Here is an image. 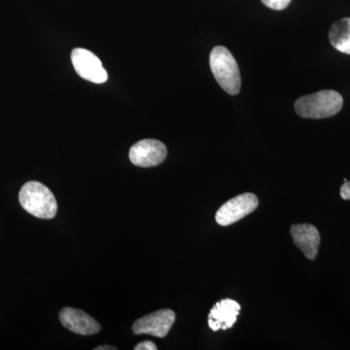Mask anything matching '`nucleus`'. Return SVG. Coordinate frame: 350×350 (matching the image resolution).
I'll list each match as a JSON object with an SVG mask.
<instances>
[{
	"instance_id": "4",
	"label": "nucleus",
	"mask_w": 350,
	"mask_h": 350,
	"mask_svg": "<svg viewBox=\"0 0 350 350\" xmlns=\"http://www.w3.org/2000/svg\"><path fill=\"white\" fill-rule=\"evenodd\" d=\"M258 206L259 200L256 195L244 193L237 196L218 209L215 215L216 222L223 227L234 224L256 211Z\"/></svg>"
},
{
	"instance_id": "3",
	"label": "nucleus",
	"mask_w": 350,
	"mask_h": 350,
	"mask_svg": "<svg viewBox=\"0 0 350 350\" xmlns=\"http://www.w3.org/2000/svg\"><path fill=\"white\" fill-rule=\"evenodd\" d=\"M209 64L216 81L231 96L241 91V78L238 63L227 48L216 46L211 53Z\"/></svg>"
},
{
	"instance_id": "9",
	"label": "nucleus",
	"mask_w": 350,
	"mask_h": 350,
	"mask_svg": "<svg viewBox=\"0 0 350 350\" xmlns=\"http://www.w3.org/2000/svg\"><path fill=\"white\" fill-rule=\"evenodd\" d=\"M241 312L238 301L225 299L216 303L208 314V326L213 332L228 330L236 323Z\"/></svg>"
},
{
	"instance_id": "11",
	"label": "nucleus",
	"mask_w": 350,
	"mask_h": 350,
	"mask_svg": "<svg viewBox=\"0 0 350 350\" xmlns=\"http://www.w3.org/2000/svg\"><path fill=\"white\" fill-rule=\"evenodd\" d=\"M329 40L335 49L350 55V18H344L332 25Z\"/></svg>"
},
{
	"instance_id": "5",
	"label": "nucleus",
	"mask_w": 350,
	"mask_h": 350,
	"mask_svg": "<svg viewBox=\"0 0 350 350\" xmlns=\"http://www.w3.org/2000/svg\"><path fill=\"white\" fill-rule=\"evenodd\" d=\"M71 62L77 75L87 81L103 84L107 81V71L100 59L94 53L83 48H76L71 53Z\"/></svg>"
},
{
	"instance_id": "13",
	"label": "nucleus",
	"mask_w": 350,
	"mask_h": 350,
	"mask_svg": "<svg viewBox=\"0 0 350 350\" xmlns=\"http://www.w3.org/2000/svg\"><path fill=\"white\" fill-rule=\"evenodd\" d=\"M135 350H157L158 347L157 345L152 342L151 340H144V342H140L137 345V347L133 349Z\"/></svg>"
},
{
	"instance_id": "2",
	"label": "nucleus",
	"mask_w": 350,
	"mask_h": 350,
	"mask_svg": "<svg viewBox=\"0 0 350 350\" xmlns=\"http://www.w3.org/2000/svg\"><path fill=\"white\" fill-rule=\"evenodd\" d=\"M19 200L23 208L36 217L53 219L56 216V198L52 191L40 182H27L21 189Z\"/></svg>"
},
{
	"instance_id": "7",
	"label": "nucleus",
	"mask_w": 350,
	"mask_h": 350,
	"mask_svg": "<svg viewBox=\"0 0 350 350\" xmlns=\"http://www.w3.org/2000/svg\"><path fill=\"white\" fill-rule=\"evenodd\" d=\"M175 319L176 315L174 310L169 308L158 310L137 320L133 323V331L135 335L146 334L157 338H165L174 325Z\"/></svg>"
},
{
	"instance_id": "14",
	"label": "nucleus",
	"mask_w": 350,
	"mask_h": 350,
	"mask_svg": "<svg viewBox=\"0 0 350 350\" xmlns=\"http://www.w3.org/2000/svg\"><path fill=\"white\" fill-rule=\"evenodd\" d=\"M340 197L345 200H350V181L345 179V183L340 187Z\"/></svg>"
},
{
	"instance_id": "1",
	"label": "nucleus",
	"mask_w": 350,
	"mask_h": 350,
	"mask_svg": "<svg viewBox=\"0 0 350 350\" xmlns=\"http://www.w3.org/2000/svg\"><path fill=\"white\" fill-rule=\"evenodd\" d=\"M344 105V98L338 92L323 90L301 96L295 103L299 116L306 119H324L338 114Z\"/></svg>"
},
{
	"instance_id": "6",
	"label": "nucleus",
	"mask_w": 350,
	"mask_h": 350,
	"mask_svg": "<svg viewBox=\"0 0 350 350\" xmlns=\"http://www.w3.org/2000/svg\"><path fill=\"white\" fill-rule=\"evenodd\" d=\"M167 149L163 142L156 139H144L131 147V162L137 167H151L165 160Z\"/></svg>"
},
{
	"instance_id": "10",
	"label": "nucleus",
	"mask_w": 350,
	"mask_h": 350,
	"mask_svg": "<svg viewBox=\"0 0 350 350\" xmlns=\"http://www.w3.org/2000/svg\"><path fill=\"white\" fill-rule=\"evenodd\" d=\"M295 245L310 260H314L319 253L320 234L319 230L310 224H295L290 229Z\"/></svg>"
},
{
	"instance_id": "15",
	"label": "nucleus",
	"mask_w": 350,
	"mask_h": 350,
	"mask_svg": "<svg viewBox=\"0 0 350 350\" xmlns=\"http://www.w3.org/2000/svg\"><path fill=\"white\" fill-rule=\"evenodd\" d=\"M94 350H117V347H112V345H100V347H96Z\"/></svg>"
},
{
	"instance_id": "8",
	"label": "nucleus",
	"mask_w": 350,
	"mask_h": 350,
	"mask_svg": "<svg viewBox=\"0 0 350 350\" xmlns=\"http://www.w3.org/2000/svg\"><path fill=\"white\" fill-rule=\"evenodd\" d=\"M59 321L64 328L78 335H96L101 329L100 323L88 313L72 308H64L61 310Z\"/></svg>"
},
{
	"instance_id": "12",
	"label": "nucleus",
	"mask_w": 350,
	"mask_h": 350,
	"mask_svg": "<svg viewBox=\"0 0 350 350\" xmlns=\"http://www.w3.org/2000/svg\"><path fill=\"white\" fill-rule=\"evenodd\" d=\"M261 1L262 4L273 10H283L289 5L291 0H261Z\"/></svg>"
}]
</instances>
